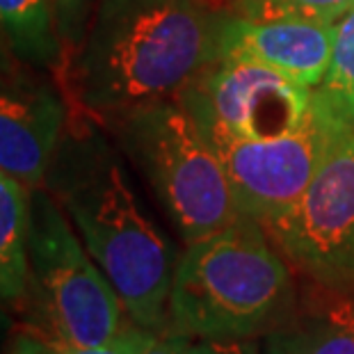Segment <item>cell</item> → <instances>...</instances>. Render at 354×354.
I'll list each match as a JSON object with an SVG mask.
<instances>
[{
    "instance_id": "obj_1",
    "label": "cell",
    "mask_w": 354,
    "mask_h": 354,
    "mask_svg": "<svg viewBox=\"0 0 354 354\" xmlns=\"http://www.w3.org/2000/svg\"><path fill=\"white\" fill-rule=\"evenodd\" d=\"M227 19V7L208 0H96L59 85L96 122L176 99L220 59Z\"/></svg>"
},
{
    "instance_id": "obj_2",
    "label": "cell",
    "mask_w": 354,
    "mask_h": 354,
    "mask_svg": "<svg viewBox=\"0 0 354 354\" xmlns=\"http://www.w3.org/2000/svg\"><path fill=\"white\" fill-rule=\"evenodd\" d=\"M44 185L66 210L128 318L149 331H167L178 256L140 206L101 122L73 110Z\"/></svg>"
},
{
    "instance_id": "obj_3",
    "label": "cell",
    "mask_w": 354,
    "mask_h": 354,
    "mask_svg": "<svg viewBox=\"0 0 354 354\" xmlns=\"http://www.w3.org/2000/svg\"><path fill=\"white\" fill-rule=\"evenodd\" d=\"M299 297L288 259L250 217L187 243L169 295V331L187 338H256Z\"/></svg>"
},
{
    "instance_id": "obj_4",
    "label": "cell",
    "mask_w": 354,
    "mask_h": 354,
    "mask_svg": "<svg viewBox=\"0 0 354 354\" xmlns=\"http://www.w3.org/2000/svg\"><path fill=\"white\" fill-rule=\"evenodd\" d=\"M101 124L145 174L185 243L243 217L220 153L176 99L138 105Z\"/></svg>"
},
{
    "instance_id": "obj_5",
    "label": "cell",
    "mask_w": 354,
    "mask_h": 354,
    "mask_svg": "<svg viewBox=\"0 0 354 354\" xmlns=\"http://www.w3.org/2000/svg\"><path fill=\"white\" fill-rule=\"evenodd\" d=\"M28 254L35 331L94 348L128 327L117 290L76 236L66 210L44 187L30 199Z\"/></svg>"
},
{
    "instance_id": "obj_6",
    "label": "cell",
    "mask_w": 354,
    "mask_h": 354,
    "mask_svg": "<svg viewBox=\"0 0 354 354\" xmlns=\"http://www.w3.org/2000/svg\"><path fill=\"white\" fill-rule=\"evenodd\" d=\"M354 131L318 89L311 110L292 131L266 140H231L213 145L227 169L243 217L261 227L283 215L318 174L338 142Z\"/></svg>"
},
{
    "instance_id": "obj_7",
    "label": "cell",
    "mask_w": 354,
    "mask_h": 354,
    "mask_svg": "<svg viewBox=\"0 0 354 354\" xmlns=\"http://www.w3.org/2000/svg\"><path fill=\"white\" fill-rule=\"evenodd\" d=\"M263 229L292 270L354 292V131L331 149L302 197Z\"/></svg>"
},
{
    "instance_id": "obj_8",
    "label": "cell",
    "mask_w": 354,
    "mask_h": 354,
    "mask_svg": "<svg viewBox=\"0 0 354 354\" xmlns=\"http://www.w3.org/2000/svg\"><path fill=\"white\" fill-rule=\"evenodd\" d=\"M315 89L250 59H217L176 101L210 145L266 140L292 131L311 110Z\"/></svg>"
},
{
    "instance_id": "obj_9",
    "label": "cell",
    "mask_w": 354,
    "mask_h": 354,
    "mask_svg": "<svg viewBox=\"0 0 354 354\" xmlns=\"http://www.w3.org/2000/svg\"><path fill=\"white\" fill-rule=\"evenodd\" d=\"M71 115L62 85L0 73V169L30 190L44 187Z\"/></svg>"
},
{
    "instance_id": "obj_10",
    "label": "cell",
    "mask_w": 354,
    "mask_h": 354,
    "mask_svg": "<svg viewBox=\"0 0 354 354\" xmlns=\"http://www.w3.org/2000/svg\"><path fill=\"white\" fill-rule=\"evenodd\" d=\"M334 37L336 24L295 19L259 21L229 12L220 39V59H250L299 85L318 89L329 71Z\"/></svg>"
},
{
    "instance_id": "obj_11",
    "label": "cell",
    "mask_w": 354,
    "mask_h": 354,
    "mask_svg": "<svg viewBox=\"0 0 354 354\" xmlns=\"http://www.w3.org/2000/svg\"><path fill=\"white\" fill-rule=\"evenodd\" d=\"M263 354H354V292L315 283L263 336Z\"/></svg>"
},
{
    "instance_id": "obj_12",
    "label": "cell",
    "mask_w": 354,
    "mask_h": 354,
    "mask_svg": "<svg viewBox=\"0 0 354 354\" xmlns=\"http://www.w3.org/2000/svg\"><path fill=\"white\" fill-rule=\"evenodd\" d=\"M30 199L32 190L0 169V304H14L30 288Z\"/></svg>"
},
{
    "instance_id": "obj_13",
    "label": "cell",
    "mask_w": 354,
    "mask_h": 354,
    "mask_svg": "<svg viewBox=\"0 0 354 354\" xmlns=\"http://www.w3.org/2000/svg\"><path fill=\"white\" fill-rule=\"evenodd\" d=\"M0 32L21 62L62 73L64 46L50 0H0Z\"/></svg>"
},
{
    "instance_id": "obj_14",
    "label": "cell",
    "mask_w": 354,
    "mask_h": 354,
    "mask_svg": "<svg viewBox=\"0 0 354 354\" xmlns=\"http://www.w3.org/2000/svg\"><path fill=\"white\" fill-rule=\"evenodd\" d=\"M318 92L354 126V7L336 24L331 64Z\"/></svg>"
},
{
    "instance_id": "obj_15",
    "label": "cell",
    "mask_w": 354,
    "mask_h": 354,
    "mask_svg": "<svg viewBox=\"0 0 354 354\" xmlns=\"http://www.w3.org/2000/svg\"><path fill=\"white\" fill-rule=\"evenodd\" d=\"M227 10L243 19H295L338 24L354 0H227Z\"/></svg>"
},
{
    "instance_id": "obj_16",
    "label": "cell",
    "mask_w": 354,
    "mask_h": 354,
    "mask_svg": "<svg viewBox=\"0 0 354 354\" xmlns=\"http://www.w3.org/2000/svg\"><path fill=\"white\" fill-rule=\"evenodd\" d=\"M50 3L53 10H55L57 32L64 46V64H66V59L73 55V50L80 46L82 37H85V30L89 19H92L96 0H50Z\"/></svg>"
},
{
    "instance_id": "obj_17",
    "label": "cell",
    "mask_w": 354,
    "mask_h": 354,
    "mask_svg": "<svg viewBox=\"0 0 354 354\" xmlns=\"http://www.w3.org/2000/svg\"><path fill=\"white\" fill-rule=\"evenodd\" d=\"M30 329H32V327H30ZM37 334H39V331H37ZM149 334H151V331L145 329V327H140V325H135V322L131 320V322H128V327L122 331V334L115 336L108 343H103V345H94V348H85V345H73V343L59 341V338L44 336V334H39V336L57 354H138L142 350V345L147 343Z\"/></svg>"
},
{
    "instance_id": "obj_18",
    "label": "cell",
    "mask_w": 354,
    "mask_h": 354,
    "mask_svg": "<svg viewBox=\"0 0 354 354\" xmlns=\"http://www.w3.org/2000/svg\"><path fill=\"white\" fill-rule=\"evenodd\" d=\"M183 354H263L254 338H190Z\"/></svg>"
},
{
    "instance_id": "obj_19",
    "label": "cell",
    "mask_w": 354,
    "mask_h": 354,
    "mask_svg": "<svg viewBox=\"0 0 354 354\" xmlns=\"http://www.w3.org/2000/svg\"><path fill=\"white\" fill-rule=\"evenodd\" d=\"M190 338L176 331H151L138 354H183Z\"/></svg>"
},
{
    "instance_id": "obj_20",
    "label": "cell",
    "mask_w": 354,
    "mask_h": 354,
    "mask_svg": "<svg viewBox=\"0 0 354 354\" xmlns=\"http://www.w3.org/2000/svg\"><path fill=\"white\" fill-rule=\"evenodd\" d=\"M10 354H57L37 331L28 329L21 336H17V341L12 343Z\"/></svg>"
},
{
    "instance_id": "obj_21",
    "label": "cell",
    "mask_w": 354,
    "mask_h": 354,
    "mask_svg": "<svg viewBox=\"0 0 354 354\" xmlns=\"http://www.w3.org/2000/svg\"><path fill=\"white\" fill-rule=\"evenodd\" d=\"M12 57H14V53L10 48V44H7L5 35L0 32V73L12 71Z\"/></svg>"
},
{
    "instance_id": "obj_22",
    "label": "cell",
    "mask_w": 354,
    "mask_h": 354,
    "mask_svg": "<svg viewBox=\"0 0 354 354\" xmlns=\"http://www.w3.org/2000/svg\"><path fill=\"white\" fill-rule=\"evenodd\" d=\"M208 3H213V5H222V7H224V5H227V0H208Z\"/></svg>"
}]
</instances>
